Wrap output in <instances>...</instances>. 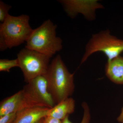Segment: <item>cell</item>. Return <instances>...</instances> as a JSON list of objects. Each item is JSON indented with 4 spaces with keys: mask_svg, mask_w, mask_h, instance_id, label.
<instances>
[{
    "mask_svg": "<svg viewBox=\"0 0 123 123\" xmlns=\"http://www.w3.org/2000/svg\"><path fill=\"white\" fill-rule=\"evenodd\" d=\"M44 76L49 91L56 104L73 94L75 88L74 74L69 72L60 55L52 61Z\"/></svg>",
    "mask_w": 123,
    "mask_h": 123,
    "instance_id": "1",
    "label": "cell"
},
{
    "mask_svg": "<svg viewBox=\"0 0 123 123\" xmlns=\"http://www.w3.org/2000/svg\"><path fill=\"white\" fill-rule=\"evenodd\" d=\"M27 15L14 17L9 15L0 24L1 51L11 48L26 42L33 30L29 23Z\"/></svg>",
    "mask_w": 123,
    "mask_h": 123,
    "instance_id": "2",
    "label": "cell"
},
{
    "mask_svg": "<svg viewBox=\"0 0 123 123\" xmlns=\"http://www.w3.org/2000/svg\"><path fill=\"white\" fill-rule=\"evenodd\" d=\"M57 26L50 20L45 21L33 30L26 41V48L34 50L51 57L62 49V40L56 35Z\"/></svg>",
    "mask_w": 123,
    "mask_h": 123,
    "instance_id": "3",
    "label": "cell"
},
{
    "mask_svg": "<svg viewBox=\"0 0 123 123\" xmlns=\"http://www.w3.org/2000/svg\"><path fill=\"white\" fill-rule=\"evenodd\" d=\"M97 52H103L107 57V61H110L120 55L123 52V40L111 35L109 30L93 34L86 46L81 64L91 55Z\"/></svg>",
    "mask_w": 123,
    "mask_h": 123,
    "instance_id": "4",
    "label": "cell"
},
{
    "mask_svg": "<svg viewBox=\"0 0 123 123\" xmlns=\"http://www.w3.org/2000/svg\"><path fill=\"white\" fill-rule=\"evenodd\" d=\"M27 83L22 90L25 108L38 107L51 108L56 105L49 91L44 75L37 77Z\"/></svg>",
    "mask_w": 123,
    "mask_h": 123,
    "instance_id": "5",
    "label": "cell"
},
{
    "mask_svg": "<svg viewBox=\"0 0 123 123\" xmlns=\"http://www.w3.org/2000/svg\"><path fill=\"white\" fill-rule=\"evenodd\" d=\"M51 57L34 50L25 48L17 55L18 68L22 71L27 83L47 73Z\"/></svg>",
    "mask_w": 123,
    "mask_h": 123,
    "instance_id": "6",
    "label": "cell"
},
{
    "mask_svg": "<svg viewBox=\"0 0 123 123\" xmlns=\"http://www.w3.org/2000/svg\"><path fill=\"white\" fill-rule=\"evenodd\" d=\"M98 1L95 0H62L59 2L63 5L65 11L70 17L73 18L80 13L87 20H93L95 18L97 9L104 8L103 6Z\"/></svg>",
    "mask_w": 123,
    "mask_h": 123,
    "instance_id": "7",
    "label": "cell"
},
{
    "mask_svg": "<svg viewBox=\"0 0 123 123\" xmlns=\"http://www.w3.org/2000/svg\"><path fill=\"white\" fill-rule=\"evenodd\" d=\"M49 109L39 107L25 108L17 112L13 123H37L47 115Z\"/></svg>",
    "mask_w": 123,
    "mask_h": 123,
    "instance_id": "8",
    "label": "cell"
},
{
    "mask_svg": "<svg viewBox=\"0 0 123 123\" xmlns=\"http://www.w3.org/2000/svg\"><path fill=\"white\" fill-rule=\"evenodd\" d=\"M24 109L25 107L23 93L21 90L1 102L0 116L17 112Z\"/></svg>",
    "mask_w": 123,
    "mask_h": 123,
    "instance_id": "9",
    "label": "cell"
},
{
    "mask_svg": "<svg viewBox=\"0 0 123 123\" xmlns=\"http://www.w3.org/2000/svg\"><path fill=\"white\" fill-rule=\"evenodd\" d=\"M105 74L111 81L118 85H123V57L120 55L107 61Z\"/></svg>",
    "mask_w": 123,
    "mask_h": 123,
    "instance_id": "10",
    "label": "cell"
},
{
    "mask_svg": "<svg viewBox=\"0 0 123 123\" xmlns=\"http://www.w3.org/2000/svg\"><path fill=\"white\" fill-rule=\"evenodd\" d=\"M75 100L69 97L50 108L47 116L62 120L75 111Z\"/></svg>",
    "mask_w": 123,
    "mask_h": 123,
    "instance_id": "11",
    "label": "cell"
},
{
    "mask_svg": "<svg viewBox=\"0 0 123 123\" xmlns=\"http://www.w3.org/2000/svg\"><path fill=\"white\" fill-rule=\"evenodd\" d=\"M18 67L17 59L12 60L2 59L0 60V71L9 72L11 69Z\"/></svg>",
    "mask_w": 123,
    "mask_h": 123,
    "instance_id": "12",
    "label": "cell"
},
{
    "mask_svg": "<svg viewBox=\"0 0 123 123\" xmlns=\"http://www.w3.org/2000/svg\"><path fill=\"white\" fill-rule=\"evenodd\" d=\"M82 107L84 110L83 118L80 123H90L91 120L90 109L88 104L84 102L82 104ZM62 121V123H72L69 119V116Z\"/></svg>",
    "mask_w": 123,
    "mask_h": 123,
    "instance_id": "13",
    "label": "cell"
},
{
    "mask_svg": "<svg viewBox=\"0 0 123 123\" xmlns=\"http://www.w3.org/2000/svg\"><path fill=\"white\" fill-rule=\"evenodd\" d=\"M11 6L6 4L2 1H0V21L4 22L7 16L9 15L8 11Z\"/></svg>",
    "mask_w": 123,
    "mask_h": 123,
    "instance_id": "14",
    "label": "cell"
},
{
    "mask_svg": "<svg viewBox=\"0 0 123 123\" xmlns=\"http://www.w3.org/2000/svg\"><path fill=\"white\" fill-rule=\"evenodd\" d=\"M17 112L0 116V123H13L15 120Z\"/></svg>",
    "mask_w": 123,
    "mask_h": 123,
    "instance_id": "15",
    "label": "cell"
},
{
    "mask_svg": "<svg viewBox=\"0 0 123 123\" xmlns=\"http://www.w3.org/2000/svg\"><path fill=\"white\" fill-rule=\"evenodd\" d=\"M43 123H62V122L60 120L46 116L44 117Z\"/></svg>",
    "mask_w": 123,
    "mask_h": 123,
    "instance_id": "16",
    "label": "cell"
},
{
    "mask_svg": "<svg viewBox=\"0 0 123 123\" xmlns=\"http://www.w3.org/2000/svg\"><path fill=\"white\" fill-rule=\"evenodd\" d=\"M117 120L119 123H123V106L121 109L119 115L117 118Z\"/></svg>",
    "mask_w": 123,
    "mask_h": 123,
    "instance_id": "17",
    "label": "cell"
},
{
    "mask_svg": "<svg viewBox=\"0 0 123 123\" xmlns=\"http://www.w3.org/2000/svg\"><path fill=\"white\" fill-rule=\"evenodd\" d=\"M44 118H43V119H42L40 120L39 121L38 123H43V121H44Z\"/></svg>",
    "mask_w": 123,
    "mask_h": 123,
    "instance_id": "18",
    "label": "cell"
}]
</instances>
